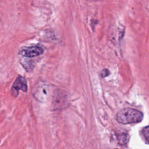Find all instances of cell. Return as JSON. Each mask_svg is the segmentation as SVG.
<instances>
[{"instance_id": "6da1fadb", "label": "cell", "mask_w": 149, "mask_h": 149, "mask_svg": "<svg viewBox=\"0 0 149 149\" xmlns=\"http://www.w3.org/2000/svg\"><path fill=\"white\" fill-rule=\"evenodd\" d=\"M143 119V113L139 110L132 108L120 109L116 115L117 122L120 124L127 125L140 122Z\"/></svg>"}, {"instance_id": "7a4b0ae2", "label": "cell", "mask_w": 149, "mask_h": 149, "mask_svg": "<svg viewBox=\"0 0 149 149\" xmlns=\"http://www.w3.org/2000/svg\"><path fill=\"white\" fill-rule=\"evenodd\" d=\"M27 88L28 87L26 79L22 76L19 75L11 87V94L12 96L17 97L19 95V90L26 93L27 91Z\"/></svg>"}, {"instance_id": "3957f363", "label": "cell", "mask_w": 149, "mask_h": 149, "mask_svg": "<svg viewBox=\"0 0 149 149\" xmlns=\"http://www.w3.org/2000/svg\"><path fill=\"white\" fill-rule=\"evenodd\" d=\"M44 53V49L38 45L26 47L22 48L19 54L27 58H34L40 56Z\"/></svg>"}, {"instance_id": "277c9868", "label": "cell", "mask_w": 149, "mask_h": 149, "mask_svg": "<svg viewBox=\"0 0 149 149\" xmlns=\"http://www.w3.org/2000/svg\"><path fill=\"white\" fill-rule=\"evenodd\" d=\"M66 95L62 92H59V90H58L57 92L55 93V95L53 99V104L54 107L57 108H62L65 104H66Z\"/></svg>"}, {"instance_id": "5b68a950", "label": "cell", "mask_w": 149, "mask_h": 149, "mask_svg": "<svg viewBox=\"0 0 149 149\" xmlns=\"http://www.w3.org/2000/svg\"><path fill=\"white\" fill-rule=\"evenodd\" d=\"M129 136L126 133H121L118 136V141L120 145L126 146L129 142Z\"/></svg>"}, {"instance_id": "8992f818", "label": "cell", "mask_w": 149, "mask_h": 149, "mask_svg": "<svg viewBox=\"0 0 149 149\" xmlns=\"http://www.w3.org/2000/svg\"><path fill=\"white\" fill-rule=\"evenodd\" d=\"M142 133L146 140L149 143V126H147L143 129Z\"/></svg>"}, {"instance_id": "52a82bcc", "label": "cell", "mask_w": 149, "mask_h": 149, "mask_svg": "<svg viewBox=\"0 0 149 149\" xmlns=\"http://www.w3.org/2000/svg\"><path fill=\"white\" fill-rule=\"evenodd\" d=\"M87 1H97L99 0H87Z\"/></svg>"}]
</instances>
